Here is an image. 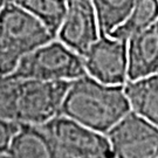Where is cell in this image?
<instances>
[{
    "label": "cell",
    "instance_id": "obj_1",
    "mask_svg": "<svg viewBox=\"0 0 158 158\" xmlns=\"http://www.w3.org/2000/svg\"><path fill=\"white\" fill-rule=\"evenodd\" d=\"M72 81L0 77V116L18 124L42 125L61 115Z\"/></svg>",
    "mask_w": 158,
    "mask_h": 158
},
{
    "label": "cell",
    "instance_id": "obj_2",
    "mask_svg": "<svg viewBox=\"0 0 158 158\" xmlns=\"http://www.w3.org/2000/svg\"><path fill=\"white\" fill-rule=\"evenodd\" d=\"M130 111L124 85H107L88 74L72 81L61 108V115L104 135Z\"/></svg>",
    "mask_w": 158,
    "mask_h": 158
},
{
    "label": "cell",
    "instance_id": "obj_3",
    "mask_svg": "<svg viewBox=\"0 0 158 158\" xmlns=\"http://www.w3.org/2000/svg\"><path fill=\"white\" fill-rule=\"evenodd\" d=\"M54 39L38 18L7 0L0 13V77L13 73L26 54Z\"/></svg>",
    "mask_w": 158,
    "mask_h": 158
},
{
    "label": "cell",
    "instance_id": "obj_4",
    "mask_svg": "<svg viewBox=\"0 0 158 158\" xmlns=\"http://www.w3.org/2000/svg\"><path fill=\"white\" fill-rule=\"evenodd\" d=\"M87 74L81 56L59 39H54L26 54L14 72L7 76L44 81H74Z\"/></svg>",
    "mask_w": 158,
    "mask_h": 158
},
{
    "label": "cell",
    "instance_id": "obj_5",
    "mask_svg": "<svg viewBox=\"0 0 158 158\" xmlns=\"http://www.w3.org/2000/svg\"><path fill=\"white\" fill-rule=\"evenodd\" d=\"M56 158L113 157L108 136L90 129L64 115L42 124Z\"/></svg>",
    "mask_w": 158,
    "mask_h": 158
},
{
    "label": "cell",
    "instance_id": "obj_6",
    "mask_svg": "<svg viewBox=\"0 0 158 158\" xmlns=\"http://www.w3.org/2000/svg\"><path fill=\"white\" fill-rule=\"evenodd\" d=\"M107 136L115 158H158V128L132 110Z\"/></svg>",
    "mask_w": 158,
    "mask_h": 158
},
{
    "label": "cell",
    "instance_id": "obj_7",
    "mask_svg": "<svg viewBox=\"0 0 158 158\" xmlns=\"http://www.w3.org/2000/svg\"><path fill=\"white\" fill-rule=\"evenodd\" d=\"M87 74L103 83L124 85L128 80V41L100 35L83 55Z\"/></svg>",
    "mask_w": 158,
    "mask_h": 158
},
{
    "label": "cell",
    "instance_id": "obj_8",
    "mask_svg": "<svg viewBox=\"0 0 158 158\" xmlns=\"http://www.w3.org/2000/svg\"><path fill=\"white\" fill-rule=\"evenodd\" d=\"M100 35L93 0H67V12L57 39L83 56Z\"/></svg>",
    "mask_w": 158,
    "mask_h": 158
},
{
    "label": "cell",
    "instance_id": "obj_9",
    "mask_svg": "<svg viewBox=\"0 0 158 158\" xmlns=\"http://www.w3.org/2000/svg\"><path fill=\"white\" fill-rule=\"evenodd\" d=\"M129 80H138L158 72V20L128 40Z\"/></svg>",
    "mask_w": 158,
    "mask_h": 158
},
{
    "label": "cell",
    "instance_id": "obj_10",
    "mask_svg": "<svg viewBox=\"0 0 158 158\" xmlns=\"http://www.w3.org/2000/svg\"><path fill=\"white\" fill-rule=\"evenodd\" d=\"M7 153L12 158H56L42 125L19 124Z\"/></svg>",
    "mask_w": 158,
    "mask_h": 158
},
{
    "label": "cell",
    "instance_id": "obj_11",
    "mask_svg": "<svg viewBox=\"0 0 158 158\" xmlns=\"http://www.w3.org/2000/svg\"><path fill=\"white\" fill-rule=\"evenodd\" d=\"M131 110L158 128V72L124 85Z\"/></svg>",
    "mask_w": 158,
    "mask_h": 158
},
{
    "label": "cell",
    "instance_id": "obj_12",
    "mask_svg": "<svg viewBox=\"0 0 158 158\" xmlns=\"http://www.w3.org/2000/svg\"><path fill=\"white\" fill-rule=\"evenodd\" d=\"M158 20V0H136L129 18L109 36L128 40Z\"/></svg>",
    "mask_w": 158,
    "mask_h": 158
},
{
    "label": "cell",
    "instance_id": "obj_13",
    "mask_svg": "<svg viewBox=\"0 0 158 158\" xmlns=\"http://www.w3.org/2000/svg\"><path fill=\"white\" fill-rule=\"evenodd\" d=\"M136 0H93L101 35H110L129 18Z\"/></svg>",
    "mask_w": 158,
    "mask_h": 158
},
{
    "label": "cell",
    "instance_id": "obj_14",
    "mask_svg": "<svg viewBox=\"0 0 158 158\" xmlns=\"http://www.w3.org/2000/svg\"><path fill=\"white\" fill-rule=\"evenodd\" d=\"M36 17L57 38L67 12V0H14Z\"/></svg>",
    "mask_w": 158,
    "mask_h": 158
},
{
    "label": "cell",
    "instance_id": "obj_15",
    "mask_svg": "<svg viewBox=\"0 0 158 158\" xmlns=\"http://www.w3.org/2000/svg\"><path fill=\"white\" fill-rule=\"evenodd\" d=\"M19 124L0 116V155L7 153L12 138L17 132Z\"/></svg>",
    "mask_w": 158,
    "mask_h": 158
},
{
    "label": "cell",
    "instance_id": "obj_16",
    "mask_svg": "<svg viewBox=\"0 0 158 158\" xmlns=\"http://www.w3.org/2000/svg\"><path fill=\"white\" fill-rule=\"evenodd\" d=\"M6 2H7V0H0V13H1V11H2L4 6L6 5Z\"/></svg>",
    "mask_w": 158,
    "mask_h": 158
},
{
    "label": "cell",
    "instance_id": "obj_17",
    "mask_svg": "<svg viewBox=\"0 0 158 158\" xmlns=\"http://www.w3.org/2000/svg\"><path fill=\"white\" fill-rule=\"evenodd\" d=\"M0 158H12V157L8 153H1V155H0Z\"/></svg>",
    "mask_w": 158,
    "mask_h": 158
},
{
    "label": "cell",
    "instance_id": "obj_18",
    "mask_svg": "<svg viewBox=\"0 0 158 158\" xmlns=\"http://www.w3.org/2000/svg\"><path fill=\"white\" fill-rule=\"evenodd\" d=\"M110 158H115V157H114V156H113V157H110Z\"/></svg>",
    "mask_w": 158,
    "mask_h": 158
}]
</instances>
